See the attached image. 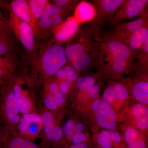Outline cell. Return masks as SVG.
<instances>
[{
  "label": "cell",
  "instance_id": "6da1fadb",
  "mask_svg": "<svg viewBox=\"0 0 148 148\" xmlns=\"http://www.w3.org/2000/svg\"><path fill=\"white\" fill-rule=\"evenodd\" d=\"M79 31L73 41H69L65 47L67 62L77 72L87 71L94 65L101 66V38L97 29Z\"/></svg>",
  "mask_w": 148,
  "mask_h": 148
},
{
  "label": "cell",
  "instance_id": "7a4b0ae2",
  "mask_svg": "<svg viewBox=\"0 0 148 148\" xmlns=\"http://www.w3.org/2000/svg\"><path fill=\"white\" fill-rule=\"evenodd\" d=\"M67 62L65 47L51 38L37 52L36 61L32 66V73L29 76L35 86L53 77Z\"/></svg>",
  "mask_w": 148,
  "mask_h": 148
},
{
  "label": "cell",
  "instance_id": "3957f363",
  "mask_svg": "<svg viewBox=\"0 0 148 148\" xmlns=\"http://www.w3.org/2000/svg\"><path fill=\"white\" fill-rule=\"evenodd\" d=\"M101 67L113 73L121 75L132 69L138 52L130 49L120 40L109 35L101 38Z\"/></svg>",
  "mask_w": 148,
  "mask_h": 148
},
{
  "label": "cell",
  "instance_id": "277c9868",
  "mask_svg": "<svg viewBox=\"0 0 148 148\" xmlns=\"http://www.w3.org/2000/svg\"><path fill=\"white\" fill-rule=\"evenodd\" d=\"M20 114L12 78L0 89V124L7 127L12 133L18 134L17 125L21 119Z\"/></svg>",
  "mask_w": 148,
  "mask_h": 148
},
{
  "label": "cell",
  "instance_id": "5b68a950",
  "mask_svg": "<svg viewBox=\"0 0 148 148\" xmlns=\"http://www.w3.org/2000/svg\"><path fill=\"white\" fill-rule=\"evenodd\" d=\"M12 86L18 108L22 115L38 112L36 107L34 84L29 75L14 76Z\"/></svg>",
  "mask_w": 148,
  "mask_h": 148
},
{
  "label": "cell",
  "instance_id": "8992f818",
  "mask_svg": "<svg viewBox=\"0 0 148 148\" xmlns=\"http://www.w3.org/2000/svg\"><path fill=\"white\" fill-rule=\"evenodd\" d=\"M8 23L12 32L23 45L28 54L31 65L34 64L37 49L34 31L29 24L10 11Z\"/></svg>",
  "mask_w": 148,
  "mask_h": 148
},
{
  "label": "cell",
  "instance_id": "52a82bcc",
  "mask_svg": "<svg viewBox=\"0 0 148 148\" xmlns=\"http://www.w3.org/2000/svg\"><path fill=\"white\" fill-rule=\"evenodd\" d=\"M66 15L60 8L49 2L34 30L35 37L45 40L48 39L52 36L55 28L63 22Z\"/></svg>",
  "mask_w": 148,
  "mask_h": 148
},
{
  "label": "cell",
  "instance_id": "ba28073f",
  "mask_svg": "<svg viewBox=\"0 0 148 148\" xmlns=\"http://www.w3.org/2000/svg\"><path fill=\"white\" fill-rule=\"evenodd\" d=\"M42 130V120L38 112L23 115L17 125L18 135L33 142L40 137Z\"/></svg>",
  "mask_w": 148,
  "mask_h": 148
},
{
  "label": "cell",
  "instance_id": "9c48e42d",
  "mask_svg": "<svg viewBox=\"0 0 148 148\" xmlns=\"http://www.w3.org/2000/svg\"><path fill=\"white\" fill-rule=\"evenodd\" d=\"M38 113L42 120L44 133L42 144L41 146L47 148L49 143H56L61 140L64 135L63 129L56 123L52 111L45 108Z\"/></svg>",
  "mask_w": 148,
  "mask_h": 148
},
{
  "label": "cell",
  "instance_id": "30bf717a",
  "mask_svg": "<svg viewBox=\"0 0 148 148\" xmlns=\"http://www.w3.org/2000/svg\"><path fill=\"white\" fill-rule=\"evenodd\" d=\"M148 1L147 0H124L109 18V22L115 26L123 19L136 17L143 11Z\"/></svg>",
  "mask_w": 148,
  "mask_h": 148
},
{
  "label": "cell",
  "instance_id": "8fae6325",
  "mask_svg": "<svg viewBox=\"0 0 148 148\" xmlns=\"http://www.w3.org/2000/svg\"><path fill=\"white\" fill-rule=\"evenodd\" d=\"M92 108L97 123L100 126L108 130H114L115 128L116 116L110 105L103 100L97 99L93 102Z\"/></svg>",
  "mask_w": 148,
  "mask_h": 148
},
{
  "label": "cell",
  "instance_id": "7c38bea8",
  "mask_svg": "<svg viewBox=\"0 0 148 148\" xmlns=\"http://www.w3.org/2000/svg\"><path fill=\"white\" fill-rule=\"evenodd\" d=\"M124 0H94L95 15L92 21V25L102 26L107 18H109L123 2Z\"/></svg>",
  "mask_w": 148,
  "mask_h": 148
},
{
  "label": "cell",
  "instance_id": "4fadbf2b",
  "mask_svg": "<svg viewBox=\"0 0 148 148\" xmlns=\"http://www.w3.org/2000/svg\"><path fill=\"white\" fill-rule=\"evenodd\" d=\"M0 148H45L34 142L13 134L4 125L0 124Z\"/></svg>",
  "mask_w": 148,
  "mask_h": 148
},
{
  "label": "cell",
  "instance_id": "5bb4252c",
  "mask_svg": "<svg viewBox=\"0 0 148 148\" xmlns=\"http://www.w3.org/2000/svg\"><path fill=\"white\" fill-rule=\"evenodd\" d=\"M79 28V24L73 16H70L55 28L51 38L54 42L63 44L73 39L78 32Z\"/></svg>",
  "mask_w": 148,
  "mask_h": 148
},
{
  "label": "cell",
  "instance_id": "9a60e30c",
  "mask_svg": "<svg viewBox=\"0 0 148 148\" xmlns=\"http://www.w3.org/2000/svg\"><path fill=\"white\" fill-rule=\"evenodd\" d=\"M18 60L12 52L0 55V89L9 80L16 75Z\"/></svg>",
  "mask_w": 148,
  "mask_h": 148
},
{
  "label": "cell",
  "instance_id": "2e32d148",
  "mask_svg": "<svg viewBox=\"0 0 148 148\" xmlns=\"http://www.w3.org/2000/svg\"><path fill=\"white\" fill-rule=\"evenodd\" d=\"M148 13H146L135 21L117 24L115 26L113 33L111 36L116 39L121 40L142 27L148 26Z\"/></svg>",
  "mask_w": 148,
  "mask_h": 148
},
{
  "label": "cell",
  "instance_id": "e0dca14e",
  "mask_svg": "<svg viewBox=\"0 0 148 148\" xmlns=\"http://www.w3.org/2000/svg\"><path fill=\"white\" fill-rule=\"evenodd\" d=\"M148 38V26H146L142 27L120 40L124 43L131 50L137 51L141 50Z\"/></svg>",
  "mask_w": 148,
  "mask_h": 148
},
{
  "label": "cell",
  "instance_id": "ac0fdd59",
  "mask_svg": "<svg viewBox=\"0 0 148 148\" xmlns=\"http://www.w3.org/2000/svg\"><path fill=\"white\" fill-rule=\"evenodd\" d=\"M95 15V8L93 4L86 1H81L77 5L72 16L80 24L92 21Z\"/></svg>",
  "mask_w": 148,
  "mask_h": 148
},
{
  "label": "cell",
  "instance_id": "d6986e66",
  "mask_svg": "<svg viewBox=\"0 0 148 148\" xmlns=\"http://www.w3.org/2000/svg\"><path fill=\"white\" fill-rule=\"evenodd\" d=\"M9 11L30 25L32 28V17L28 0H13L9 6Z\"/></svg>",
  "mask_w": 148,
  "mask_h": 148
},
{
  "label": "cell",
  "instance_id": "ffe728a7",
  "mask_svg": "<svg viewBox=\"0 0 148 148\" xmlns=\"http://www.w3.org/2000/svg\"><path fill=\"white\" fill-rule=\"evenodd\" d=\"M28 2L32 15V29L34 32L37 23L49 1L47 0H28Z\"/></svg>",
  "mask_w": 148,
  "mask_h": 148
},
{
  "label": "cell",
  "instance_id": "44dd1931",
  "mask_svg": "<svg viewBox=\"0 0 148 148\" xmlns=\"http://www.w3.org/2000/svg\"><path fill=\"white\" fill-rule=\"evenodd\" d=\"M132 114L136 119V123L139 128L146 130L148 127V109L142 103H138L133 107Z\"/></svg>",
  "mask_w": 148,
  "mask_h": 148
},
{
  "label": "cell",
  "instance_id": "7402d4cb",
  "mask_svg": "<svg viewBox=\"0 0 148 148\" xmlns=\"http://www.w3.org/2000/svg\"><path fill=\"white\" fill-rule=\"evenodd\" d=\"M124 139L128 148H146L145 140L134 128L130 127L126 130Z\"/></svg>",
  "mask_w": 148,
  "mask_h": 148
},
{
  "label": "cell",
  "instance_id": "603a6c76",
  "mask_svg": "<svg viewBox=\"0 0 148 148\" xmlns=\"http://www.w3.org/2000/svg\"><path fill=\"white\" fill-rule=\"evenodd\" d=\"M132 94L138 101L144 104H148V82H139L135 83L132 89Z\"/></svg>",
  "mask_w": 148,
  "mask_h": 148
},
{
  "label": "cell",
  "instance_id": "cb8c5ba5",
  "mask_svg": "<svg viewBox=\"0 0 148 148\" xmlns=\"http://www.w3.org/2000/svg\"><path fill=\"white\" fill-rule=\"evenodd\" d=\"M15 48L12 35L0 33V55L12 53Z\"/></svg>",
  "mask_w": 148,
  "mask_h": 148
},
{
  "label": "cell",
  "instance_id": "d4e9b609",
  "mask_svg": "<svg viewBox=\"0 0 148 148\" xmlns=\"http://www.w3.org/2000/svg\"><path fill=\"white\" fill-rule=\"evenodd\" d=\"M53 77L48 78L43 82L42 93L53 95L59 90L58 81Z\"/></svg>",
  "mask_w": 148,
  "mask_h": 148
},
{
  "label": "cell",
  "instance_id": "484cf974",
  "mask_svg": "<svg viewBox=\"0 0 148 148\" xmlns=\"http://www.w3.org/2000/svg\"><path fill=\"white\" fill-rule=\"evenodd\" d=\"M95 79L92 76L80 77L77 80V86L80 90L87 92L95 84Z\"/></svg>",
  "mask_w": 148,
  "mask_h": 148
},
{
  "label": "cell",
  "instance_id": "4316f807",
  "mask_svg": "<svg viewBox=\"0 0 148 148\" xmlns=\"http://www.w3.org/2000/svg\"><path fill=\"white\" fill-rule=\"evenodd\" d=\"M77 2L78 1L73 0H54L50 3L60 8L62 12L67 14L73 10Z\"/></svg>",
  "mask_w": 148,
  "mask_h": 148
},
{
  "label": "cell",
  "instance_id": "83f0119b",
  "mask_svg": "<svg viewBox=\"0 0 148 148\" xmlns=\"http://www.w3.org/2000/svg\"><path fill=\"white\" fill-rule=\"evenodd\" d=\"M97 143L99 146L104 148H112L114 145L108 130H103L97 137Z\"/></svg>",
  "mask_w": 148,
  "mask_h": 148
},
{
  "label": "cell",
  "instance_id": "f1b7e54d",
  "mask_svg": "<svg viewBox=\"0 0 148 148\" xmlns=\"http://www.w3.org/2000/svg\"><path fill=\"white\" fill-rule=\"evenodd\" d=\"M114 88L116 100L123 101L128 96V92L126 88L120 83L116 82L112 85Z\"/></svg>",
  "mask_w": 148,
  "mask_h": 148
},
{
  "label": "cell",
  "instance_id": "f546056e",
  "mask_svg": "<svg viewBox=\"0 0 148 148\" xmlns=\"http://www.w3.org/2000/svg\"><path fill=\"white\" fill-rule=\"evenodd\" d=\"M3 5V1H0V33L12 35V32L9 25L8 19L5 18L1 9Z\"/></svg>",
  "mask_w": 148,
  "mask_h": 148
},
{
  "label": "cell",
  "instance_id": "4dcf8cb0",
  "mask_svg": "<svg viewBox=\"0 0 148 148\" xmlns=\"http://www.w3.org/2000/svg\"><path fill=\"white\" fill-rule=\"evenodd\" d=\"M66 76V80L70 83L75 82L78 79V72L68 62L63 67Z\"/></svg>",
  "mask_w": 148,
  "mask_h": 148
},
{
  "label": "cell",
  "instance_id": "1f68e13d",
  "mask_svg": "<svg viewBox=\"0 0 148 148\" xmlns=\"http://www.w3.org/2000/svg\"><path fill=\"white\" fill-rule=\"evenodd\" d=\"M42 95L45 109L48 110L53 111L58 108L54 101L53 95L50 93H42Z\"/></svg>",
  "mask_w": 148,
  "mask_h": 148
},
{
  "label": "cell",
  "instance_id": "d6a6232c",
  "mask_svg": "<svg viewBox=\"0 0 148 148\" xmlns=\"http://www.w3.org/2000/svg\"><path fill=\"white\" fill-rule=\"evenodd\" d=\"M115 100H116V99L113 88L112 85L109 86L106 88L103 93V101L110 105Z\"/></svg>",
  "mask_w": 148,
  "mask_h": 148
},
{
  "label": "cell",
  "instance_id": "836d02e7",
  "mask_svg": "<svg viewBox=\"0 0 148 148\" xmlns=\"http://www.w3.org/2000/svg\"><path fill=\"white\" fill-rule=\"evenodd\" d=\"M75 124L74 121L69 119L64 125L63 127V133L67 137L71 138L75 133Z\"/></svg>",
  "mask_w": 148,
  "mask_h": 148
},
{
  "label": "cell",
  "instance_id": "e575fe53",
  "mask_svg": "<svg viewBox=\"0 0 148 148\" xmlns=\"http://www.w3.org/2000/svg\"><path fill=\"white\" fill-rule=\"evenodd\" d=\"M53 97L56 104L58 108L61 107L64 105L66 101V96L60 90H58L57 92L53 94Z\"/></svg>",
  "mask_w": 148,
  "mask_h": 148
},
{
  "label": "cell",
  "instance_id": "d590c367",
  "mask_svg": "<svg viewBox=\"0 0 148 148\" xmlns=\"http://www.w3.org/2000/svg\"><path fill=\"white\" fill-rule=\"evenodd\" d=\"M71 139L74 144L84 143L86 140V136L82 132H75L72 136Z\"/></svg>",
  "mask_w": 148,
  "mask_h": 148
},
{
  "label": "cell",
  "instance_id": "8d00e7d4",
  "mask_svg": "<svg viewBox=\"0 0 148 148\" xmlns=\"http://www.w3.org/2000/svg\"><path fill=\"white\" fill-rule=\"evenodd\" d=\"M59 90L64 95L69 93L70 90V83L67 80L61 81L58 82Z\"/></svg>",
  "mask_w": 148,
  "mask_h": 148
},
{
  "label": "cell",
  "instance_id": "74e56055",
  "mask_svg": "<svg viewBox=\"0 0 148 148\" xmlns=\"http://www.w3.org/2000/svg\"><path fill=\"white\" fill-rule=\"evenodd\" d=\"M100 87L98 85L94 84L87 92L92 99H96L100 94Z\"/></svg>",
  "mask_w": 148,
  "mask_h": 148
},
{
  "label": "cell",
  "instance_id": "f35d334b",
  "mask_svg": "<svg viewBox=\"0 0 148 148\" xmlns=\"http://www.w3.org/2000/svg\"><path fill=\"white\" fill-rule=\"evenodd\" d=\"M110 136L112 142L114 144H118L120 143L121 138L118 132L114 130H111L110 132Z\"/></svg>",
  "mask_w": 148,
  "mask_h": 148
},
{
  "label": "cell",
  "instance_id": "ab89813d",
  "mask_svg": "<svg viewBox=\"0 0 148 148\" xmlns=\"http://www.w3.org/2000/svg\"><path fill=\"white\" fill-rule=\"evenodd\" d=\"M54 75L55 76L56 79L57 81L59 80L61 81L66 80V73L63 67L59 69L56 73Z\"/></svg>",
  "mask_w": 148,
  "mask_h": 148
},
{
  "label": "cell",
  "instance_id": "60d3db41",
  "mask_svg": "<svg viewBox=\"0 0 148 148\" xmlns=\"http://www.w3.org/2000/svg\"><path fill=\"white\" fill-rule=\"evenodd\" d=\"M69 148H88L87 145L84 143H79L74 144Z\"/></svg>",
  "mask_w": 148,
  "mask_h": 148
},
{
  "label": "cell",
  "instance_id": "b9f144b4",
  "mask_svg": "<svg viewBox=\"0 0 148 148\" xmlns=\"http://www.w3.org/2000/svg\"><path fill=\"white\" fill-rule=\"evenodd\" d=\"M84 128V125L82 123H79L77 124L76 125H75V132H82Z\"/></svg>",
  "mask_w": 148,
  "mask_h": 148
},
{
  "label": "cell",
  "instance_id": "7bdbcfd3",
  "mask_svg": "<svg viewBox=\"0 0 148 148\" xmlns=\"http://www.w3.org/2000/svg\"></svg>",
  "mask_w": 148,
  "mask_h": 148
}]
</instances>
